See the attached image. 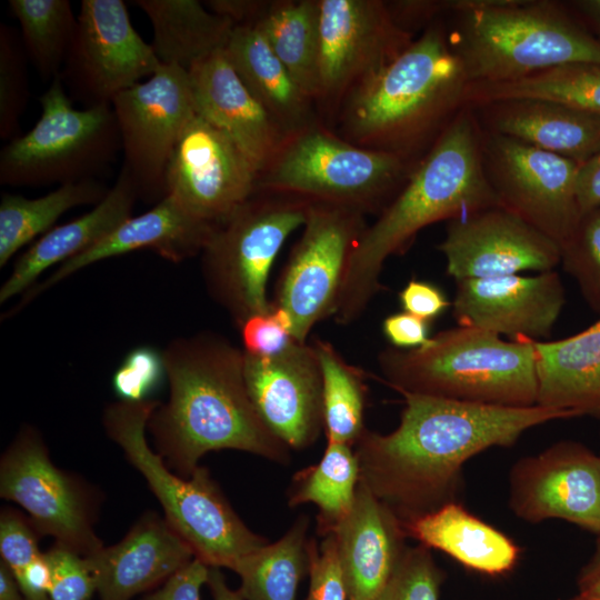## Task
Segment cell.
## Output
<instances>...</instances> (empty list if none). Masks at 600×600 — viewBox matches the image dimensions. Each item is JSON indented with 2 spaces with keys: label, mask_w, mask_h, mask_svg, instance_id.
Masks as SVG:
<instances>
[{
  "label": "cell",
  "mask_w": 600,
  "mask_h": 600,
  "mask_svg": "<svg viewBox=\"0 0 600 600\" xmlns=\"http://www.w3.org/2000/svg\"><path fill=\"white\" fill-rule=\"evenodd\" d=\"M564 302L561 277L551 270L458 280L451 307L458 326L541 341L550 336Z\"/></svg>",
  "instance_id": "21"
},
{
  "label": "cell",
  "mask_w": 600,
  "mask_h": 600,
  "mask_svg": "<svg viewBox=\"0 0 600 600\" xmlns=\"http://www.w3.org/2000/svg\"><path fill=\"white\" fill-rule=\"evenodd\" d=\"M414 164L390 152L357 146L318 123L284 140L259 174L258 189L379 214Z\"/></svg>",
  "instance_id": "8"
},
{
  "label": "cell",
  "mask_w": 600,
  "mask_h": 600,
  "mask_svg": "<svg viewBox=\"0 0 600 600\" xmlns=\"http://www.w3.org/2000/svg\"><path fill=\"white\" fill-rule=\"evenodd\" d=\"M577 200L581 216L600 206V151L579 166Z\"/></svg>",
  "instance_id": "50"
},
{
  "label": "cell",
  "mask_w": 600,
  "mask_h": 600,
  "mask_svg": "<svg viewBox=\"0 0 600 600\" xmlns=\"http://www.w3.org/2000/svg\"><path fill=\"white\" fill-rule=\"evenodd\" d=\"M407 538L437 549L463 567L500 576L517 564L520 548L504 533L452 501L426 514L403 521Z\"/></svg>",
  "instance_id": "30"
},
{
  "label": "cell",
  "mask_w": 600,
  "mask_h": 600,
  "mask_svg": "<svg viewBox=\"0 0 600 600\" xmlns=\"http://www.w3.org/2000/svg\"><path fill=\"white\" fill-rule=\"evenodd\" d=\"M216 226L194 217L176 199L167 196L147 212L126 220L88 250L59 264L47 279L22 294L13 311L22 309L63 279L101 260L136 250H151L174 263L200 256Z\"/></svg>",
  "instance_id": "22"
},
{
  "label": "cell",
  "mask_w": 600,
  "mask_h": 600,
  "mask_svg": "<svg viewBox=\"0 0 600 600\" xmlns=\"http://www.w3.org/2000/svg\"><path fill=\"white\" fill-rule=\"evenodd\" d=\"M123 152V168L139 199L167 197V171L177 142L197 114L189 72L162 66L111 103Z\"/></svg>",
  "instance_id": "14"
},
{
  "label": "cell",
  "mask_w": 600,
  "mask_h": 600,
  "mask_svg": "<svg viewBox=\"0 0 600 600\" xmlns=\"http://www.w3.org/2000/svg\"><path fill=\"white\" fill-rule=\"evenodd\" d=\"M498 204L483 168L482 130L464 106L363 230L350 254L333 320L349 326L363 316L382 290L386 260L406 251L420 230Z\"/></svg>",
  "instance_id": "3"
},
{
  "label": "cell",
  "mask_w": 600,
  "mask_h": 600,
  "mask_svg": "<svg viewBox=\"0 0 600 600\" xmlns=\"http://www.w3.org/2000/svg\"><path fill=\"white\" fill-rule=\"evenodd\" d=\"M308 574L310 579L306 600H347V588L338 557L336 539L327 534L318 546L308 542Z\"/></svg>",
  "instance_id": "45"
},
{
  "label": "cell",
  "mask_w": 600,
  "mask_h": 600,
  "mask_svg": "<svg viewBox=\"0 0 600 600\" xmlns=\"http://www.w3.org/2000/svg\"><path fill=\"white\" fill-rule=\"evenodd\" d=\"M329 534L348 600H373L407 549L402 521L359 480L351 510Z\"/></svg>",
  "instance_id": "25"
},
{
  "label": "cell",
  "mask_w": 600,
  "mask_h": 600,
  "mask_svg": "<svg viewBox=\"0 0 600 600\" xmlns=\"http://www.w3.org/2000/svg\"><path fill=\"white\" fill-rule=\"evenodd\" d=\"M311 202L258 189L214 227L200 254L201 272L210 297L238 328L272 307L270 270L287 238L302 228Z\"/></svg>",
  "instance_id": "9"
},
{
  "label": "cell",
  "mask_w": 600,
  "mask_h": 600,
  "mask_svg": "<svg viewBox=\"0 0 600 600\" xmlns=\"http://www.w3.org/2000/svg\"><path fill=\"white\" fill-rule=\"evenodd\" d=\"M244 379L259 416L289 449L316 442L323 431L322 378L311 343L292 341L271 357L244 352Z\"/></svg>",
  "instance_id": "20"
},
{
  "label": "cell",
  "mask_w": 600,
  "mask_h": 600,
  "mask_svg": "<svg viewBox=\"0 0 600 600\" xmlns=\"http://www.w3.org/2000/svg\"><path fill=\"white\" fill-rule=\"evenodd\" d=\"M137 188L121 168L107 196L84 214L41 236L16 260L0 288V303L23 294L47 269L88 250L132 217Z\"/></svg>",
  "instance_id": "27"
},
{
  "label": "cell",
  "mask_w": 600,
  "mask_h": 600,
  "mask_svg": "<svg viewBox=\"0 0 600 600\" xmlns=\"http://www.w3.org/2000/svg\"><path fill=\"white\" fill-rule=\"evenodd\" d=\"M589 306L600 313V206L583 213L561 248V261Z\"/></svg>",
  "instance_id": "39"
},
{
  "label": "cell",
  "mask_w": 600,
  "mask_h": 600,
  "mask_svg": "<svg viewBox=\"0 0 600 600\" xmlns=\"http://www.w3.org/2000/svg\"><path fill=\"white\" fill-rule=\"evenodd\" d=\"M389 433L366 429L354 453L362 482L402 522L457 501L462 467L492 447H509L529 429L570 419L541 406L524 408L402 393Z\"/></svg>",
  "instance_id": "1"
},
{
  "label": "cell",
  "mask_w": 600,
  "mask_h": 600,
  "mask_svg": "<svg viewBox=\"0 0 600 600\" xmlns=\"http://www.w3.org/2000/svg\"><path fill=\"white\" fill-rule=\"evenodd\" d=\"M39 102L37 123L0 152V183L43 187L97 179L121 150L112 107L73 108L60 76Z\"/></svg>",
  "instance_id": "10"
},
{
  "label": "cell",
  "mask_w": 600,
  "mask_h": 600,
  "mask_svg": "<svg viewBox=\"0 0 600 600\" xmlns=\"http://www.w3.org/2000/svg\"><path fill=\"white\" fill-rule=\"evenodd\" d=\"M399 302L403 311L430 323L446 312L452 303L437 284L418 279H411L401 289Z\"/></svg>",
  "instance_id": "47"
},
{
  "label": "cell",
  "mask_w": 600,
  "mask_h": 600,
  "mask_svg": "<svg viewBox=\"0 0 600 600\" xmlns=\"http://www.w3.org/2000/svg\"><path fill=\"white\" fill-rule=\"evenodd\" d=\"M84 558L100 600H131L163 584L194 554L164 517L149 511L118 543Z\"/></svg>",
  "instance_id": "24"
},
{
  "label": "cell",
  "mask_w": 600,
  "mask_h": 600,
  "mask_svg": "<svg viewBox=\"0 0 600 600\" xmlns=\"http://www.w3.org/2000/svg\"><path fill=\"white\" fill-rule=\"evenodd\" d=\"M508 99L549 100L600 116V63H570L513 81L469 83L463 104Z\"/></svg>",
  "instance_id": "35"
},
{
  "label": "cell",
  "mask_w": 600,
  "mask_h": 600,
  "mask_svg": "<svg viewBox=\"0 0 600 600\" xmlns=\"http://www.w3.org/2000/svg\"><path fill=\"white\" fill-rule=\"evenodd\" d=\"M160 404L157 400H119L103 410L108 437L143 476L160 502L164 519L208 567L228 568L263 547L268 540L251 531L239 518L204 467L187 478L176 476L149 446L148 422Z\"/></svg>",
  "instance_id": "7"
},
{
  "label": "cell",
  "mask_w": 600,
  "mask_h": 600,
  "mask_svg": "<svg viewBox=\"0 0 600 600\" xmlns=\"http://www.w3.org/2000/svg\"><path fill=\"white\" fill-rule=\"evenodd\" d=\"M167 379L163 352L152 346L130 350L112 376V387L120 400H149V393Z\"/></svg>",
  "instance_id": "42"
},
{
  "label": "cell",
  "mask_w": 600,
  "mask_h": 600,
  "mask_svg": "<svg viewBox=\"0 0 600 600\" xmlns=\"http://www.w3.org/2000/svg\"><path fill=\"white\" fill-rule=\"evenodd\" d=\"M98 179L58 186L38 198L3 192L0 202V268L27 243L50 231L67 211L80 206H96L108 193Z\"/></svg>",
  "instance_id": "33"
},
{
  "label": "cell",
  "mask_w": 600,
  "mask_h": 600,
  "mask_svg": "<svg viewBox=\"0 0 600 600\" xmlns=\"http://www.w3.org/2000/svg\"><path fill=\"white\" fill-rule=\"evenodd\" d=\"M310 518L299 516L276 542L250 552L231 568L240 577L238 590L244 600H296L308 573Z\"/></svg>",
  "instance_id": "34"
},
{
  "label": "cell",
  "mask_w": 600,
  "mask_h": 600,
  "mask_svg": "<svg viewBox=\"0 0 600 600\" xmlns=\"http://www.w3.org/2000/svg\"><path fill=\"white\" fill-rule=\"evenodd\" d=\"M189 77L197 114L230 138L260 174L287 137L249 92L224 49L196 63Z\"/></svg>",
  "instance_id": "23"
},
{
  "label": "cell",
  "mask_w": 600,
  "mask_h": 600,
  "mask_svg": "<svg viewBox=\"0 0 600 600\" xmlns=\"http://www.w3.org/2000/svg\"><path fill=\"white\" fill-rule=\"evenodd\" d=\"M208 572L209 567L194 558L141 600H200V591L207 583Z\"/></svg>",
  "instance_id": "48"
},
{
  "label": "cell",
  "mask_w": 600,
  "mask_h": 600,
  "mask_svg": "<svg viewBox=\"0 0 600 600\" xmlns=\"http://www.w3.org/2000/svg\"><path fill=\"white\" fill-rule=\"evenodd\" d=\"M22 47L43 81L60 76L76 36L78 17L69 0H10Z\"/></svg>",
  "instance_id": "38"
},
{
  "label": "cell",
  "mask_w": 600,
  "mask_h": 600,
  "mask_svg": "<svg viewBox=\"0 0 600 600\" xmlns=\"http://www.w3.org/2000/svg\"><path fill=\"white\" fill-rule=\"evenodd\" d=\"M238 329L243 351L250 356L271 357L296 341L289 314L273 302L269 311L250 317Z\"/></svg>",
  "instance_id": "44"
},
{
  "label": "cell",
  "mask_w": 600,
  "mask_h": 600,
  "mask_svg": "<svg viewBox=\"0 0 600 600\" xmlns=\"http://www.w3.org/2000/svg\"><path fill=\"white\" fill-rule=\"evenodd\" d=\"M213 600H244L239 591H234L226 582L220 568L209 567L207 583Z\"/></svg>",
  "instance_id": "52"
},
{
  "label": "cell",
  "mask_w": 600,
  "mask_h": 600,
  "mask_svg": "<svg viewBox=\"0 0 600 600\" xmlns=\"http://www.w3.org/2000/svg\"><path fill=\"white\" fill-rule=\"evenodd\" d=\"M39 536L29 518L11 508L1 511V560L10 568L16 579L43 553L38 547Z\"/></svg>",
  "instance_id": "46"
},
{
  "label": "cell",
  "mask_w": 600,
  "mask_h": 600,
  "mask_svg": "<svg viewBox=\"0 0 600 600\" xmlns=\"http://www.w3.org/2000/svg\"><path fill=\"white\" fill-rule=\"evenodd\" d=\"M450 43L469 83L518 80L570 63H600V40L553 1L456 0Z\"/></svg>",
  "instance_id": "5"
},
{
  "label": "cell",
  "mask_w": 600,
  "mask_h": 600,
  "mask_svg": "<svg viewBox=\"0 0 600 600\" xmlns=\"http://www.w3.org/2000/svg\"><path fill=\"white\" fill-rule=\"evenodd\" d=\"M482 161L500 206L562 248L581 217L577 200L580 164L520 140L483 130Z\"/></svg>",
  "instance_id": "16"
},
{
  "label": "cell",
  "mask_w": 600,
  "mask_h": 600,
  "mask_svg": "<svg viewBox=\"0 0 600 600\" xmlns=\"http://www.w3.org/2000/svg\"><path fill=\"white\" fill-rule=\"evenodd\" d=\"M252 26L262 33L293 80L316 103L319 0L263 1Z\"/></svg>",
  "instance_id": "32"
},
{
  "label": "cell",
  "mask_w": 600,
  "mask_h": 600,
  "mask_svg": "<svg viewBox=\"0 0 600 600\" xmlns=\"http://www.w3.org/2000/svg\"><path fill=\"white\" fill-rule=\"evenodd\" d=\"M577 586L579 593L600 600V534L592 556L578 574Z\"/></svg>",
  "instance_id": "51"
},
{
  "label": "cell",
  "mask_w": 600,
  "mask_h": 600,
  "mask_svg": "<svg viewBox=\"0 0 600 600\" xmlns=\"http://www.w3.org/2000/svg\"><path fill=\"white\" fill-rule=\"evenodd\" d=\"M224 51L249 92L287 138L321 123L314 101L254 26H234Z\"/></svg>",
  "instance_id": "29"
},
{
  "label": "cell",
  "mask_w": 600,
  "mask_h": 600,
  "mask_svg": "<svg viewBox=\"0 0 600 600\" xmlns=\"http://www.w3.org/2000/svg\"><path fill=\"white\" fill-rule=\"evenodd\" d=\"M469 79L437 20L338 110V136L417 163L464 107Z\"/></svg>",
  "instance_id": "4"
},
{
  "label": "cell",
  "mask_w": 600,
  "mask_h": 600,
  "mask_svg": "<svg viewBox=\"0 0 600 600\" xmlns=\"http://www.w3.org/2000/svg\"><path fill=\"white\" fill-rule=\"evenodd\" d=\"M163 352L169 399L148 429L168 468L189 477L208 452L233 449L288 463L290 449L266 426L244 379V351L202 331L180 337Z\"/></svg>",
  "instance_id": "2"
},
{
  "label": "cell",
  "mask_w": 600,
  "mask_h": 600,
  "mask_svg": "<svg viewBox=\"0 0 600 600\" xmlns=\"http://www.w3.org/2000/svg\"><path fill=\"white\" fill-rule=\"evenodd\" d=\"M0 600H24L14 574L2 560L0 561Z\"/></svg>",
  "instance_id": "53"
},
{
  "label": "cell",
  "mask_w": 600,
  "mask_h": 600,
  "mask_svg": "<svg viewBox=\"0 0 600 600\" xmlns=\"http://www.w3.org/2000/svg\"><path fill=\"white\" fill-rule=\"evenodd\" d=\"M259 171L222 131L196 114L167 171V196L194 217L218 224L258 190Z\"/></svg>",
  "instance_id": "17"
},
{
  "label": "cell",
  "mask_w": 600,
  "mask_h": 600,
  "mask_svg": "<svg viewBox=\"0 0 600 600\" xmlns=\"http://www.w3.org/2000/svg\"><path fill=\"white\" fill-rule=\"evenodd\" d=\"M152 26L151 47L162 66L189 72L199 61L224 49L234 23L197 0H134Z\"/></svg>",
  "instance_id": "31"
},
{
  "label": "cell",
  "mask_w": 600,
  "mask_h": 600,
  "mask_svg": "<svg viewBox=\"0 0 600 600\" xmlns=\"http://www.w3.org/2000/svg\"><path fill=\"white\" fill-rule=\"evenodd\" d=\"M311 344L321 369L327 442L353 447L367 429L364 409L368 387L363 372L349 363L328 340L316 338Z\"/></svg>",
  "instance_id": "37"
},
{
  "label": "cell",
  "mask_w": 600,
  "mask_h": 600,
  "mask_svg": "<svg viewBox=\"0 0 600 600\" xmlns=\"http://www.w3.org/2000/svg\"><path fill=\"white\" fill-rule=\"evenodd\" d=\"M50 570V600H90L97 592L96 579L84 557L54 544L44 552Z\"/></svg>",
  "instance_id": "43"
},
{
  "label": "cell",
  "mask_w": 600,
  "mask_h": 600,
  "mask_svg": "<svg viewBox=\"0 0 600 600\" xmlns=\"http://www.w3.org/2000/svg\"><path fill=\"white\" fill-rule=\"evenodd\" d=\"M580 3H581L580 6L584 10H588V12H590L591 14L600 19V0L583 1Z\"/></svg>",
  "instance_id": "54"
},
{
  "label": "cell",
  "mask_w": 600,
  "mask_h": 600,
  "mask_svg": "<svg viewBox=\"0 0 600 600\" xmlns=\"http://www.w3.org/2000/svg\"><path fill=\"white\" fill-rule=\"evenodd\" d=\"M359 480V463L352 447L327 442L319 462L292 477L287 492L288 506H317V530L324 537L351 510Z\"/></svg>",
  "instance_id": "36"
},
{
  "label": "cell",
  "mask_w": 600,
  "mask_h": 600,
  "mask_svg": "<svg viewBox=\"0 0 600 600\" xmlns=\"http://www.w3.org/2000/svg\"><path fill=\"white\" fill-rule=\"evenodd\" d=\"M413 41L387 1L319 0L318 112L334 114L346 98Z\"/></svg>",
  "instance_id": "13"
},
{
  "label": "cell",
  "mask_w": 600,
  "mask_h": 600,
  "mask_svg": "<svg viewBox=\"0 0 600 600\" xmlns=\"http://www.w3.org/2000/svg\"><path fill=\"white\" fill-rule=\"evenodd\" d=\"M537 404L600 418V319L557 341H533Z\"/></svg>",
  "instance_id": "28"
},
{
  "label": "cell",
  "mask_w": 600,
  "mask_h": 600,
  "mask_svg": "<svg viewBox=\"0 0 600 600\" xmlns=\"http://www.w3.org/2000/svg\"><path fill=\"white\" fill-rule=\"evenodd\" d=\"M469 108L483 131L520 140L579 164L600 151V116L563 103L508 99Z\"/></svg>",
  "instance_id": "26"
},
{
  "label": "cell",
  "mask_w": 600,
  "mask_h": 600,
  "mask_svg": "<svg viewBox=\"0 0 600 600\" xmlns=\"http://www.w3.org/2000/svg\"><path fill=\"white\" fill-rule=\"evenodd\" d=\"M0 496L21 506L40 536L82 557L103 547L93 528L97 502L81 480L57 468L40 433L21 428L0 461Z\"/></svg>",
  "instance_id": "12"
},
{
  "label": "cell",
  "mask_w": 600,
  "mask_h": 600,
  "mask_svg": "<svg viewBox=\"0 0 600 600\" xmlns=\"http://www.w3.org/2000/svg\"><path fill=\"white\" fill-rule=\"evenodd\" d=\"M438 249L456 281L554 270L561 248L498 204L448 221Z\"/></svg>",
  "instance_id": "19"
},
{
  "label": "cell",
  "mask_w": 600,
  "mask_h": 600,
  "mask_svg": "<svg viewBox=\"0 0 600 600\" xmlns=\"http://www.w3.org/2000/svg\"><path fill=\"white\" fill-rule=\"evenodd\" d=\"M509 506L520 519H561L600 534V454L563 440L518 460L510 472Z\"/></svg>",
  "instance_id": "18"
},
{
  "label": "cell",
  "mask_w": 600,
  "mask_h": 600,
  "mask_svg": "<svg viewBox=\"0 0 600 600\" xmlns=\"http://www.w3.org/2000/svg\"><path fill=\"white\" fill-rule=\"evenodd\" d=\"M21 46L13 30L1 23L0 137L9 141L19 137V121L24 112L29 97L27 54Z\"/></svg>",
  "instance_id": "40"
},
{
  "label": "cell",
  "mask_w": 600,
  "mask_h": 600,
  "mask_svg": "<svg viewBox=\"0 0 600 600\" xmlns=\"http://www.w3.org/2000/svg\"><path fill=\"white\" fill-rule=\"evenodd\" d=\"M568 600H599L597 598H592V597H589V596H586V594H582V593H578L577 596L568 599Z\"/></svg>",
  "instance_id": "55"
},
{
  "label": "cell",
  "mask_w": 600,
  "mask_h": 600,
  "mask_svg": "<svg viewBox=\"0 0 600 600\" xmlns=\"http://www.w3.org/2000/svg\"><path fill=\"white\" fill-rule=\"evenodd\" d=\"M386 382L402 393L524 408L537 404L533 341H506L466 326L438 332L422 347L381 350Z\"/></svg>",
  "instance_id": "6"
},
{
  "label": "cell",
  "mask_w": 600,
  "mask_h": 600,
  "mask_svg": "<svg viewBox=\"0 0 600 600\" xmlns=\"http://www.w3.org/2000/svg\"><path fill=\"white\" fill-rule=\"evenodd\" d=\"M74 39L60 77L84 108L111 106L162 64L133 28L122 0H82Z\"/></svg>",
  "instance_id": "15"
},
{
  "label": "cell",
  "mask_w": 600,
  "mask_h": 600,
  "mask_svg": "<svg viewBox=\"0 0 600 600\" xmlns=\"http://www.w3.org/2000/svg\"><path fill=\"white\" fill-rule=\"evenodd\" d=\"M430 322L406 311L396 312L384 318L382 332L393 348L414 349L429 340Z\"/></svg>",
  "instance_id": "49"
},
{
  "label": "cell",
  "mask_w": 600,
  "mask_h": 600,
  "mask_svg": "<svg viewBox=\"0 0 600 600\" xmlns=\"http://www.w3.org/2000/svg\"><path fill=\"white\" fill-rule=\"evenodd\" d=\"M443 572L430 549L407 547L390 579L373 600H439Z\"/></svg>",
  "instance_id": "41"
},
{
  "label": "cell",
  "mask_w": 600,
  "mask_h": 600,
  "mask_svg": "<svg viewBox=\"0 0 600 600\" xmlns=\"http://www.w3.org/2000/svg\"><path fill=\"white\" fill-rule=\"evenodd\" d=\"M366 227V214L360 210L310 203L273 301L289 314L297 342H308L312 328L332 317L350 254Z\"/></svg>",
  "instance_id": "11"
}]
</instances>
